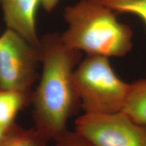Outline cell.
I'll return each mask as SVG.
<instances>
[{
  "mask_svg": "<svg viewBox=\"0 0 146 146\" xmlns=\"http://www.w3.org/2000/svg\"><path fill=\"white\" fill-rule=\"evenodd\" d=\"M40 50L42 71L32 93V116L34 129L46 141H55L68 131V120L81 108L73 74L82 52L66 46L56 33L41 38Z\"/></svg>",
  "mask_w": 146,
  "mask_h": 146,
  "instance_id": "6da1fadb",
  "label": "cell"
},
{
  "mask_svg": "<svg viewBox=\"0 0 146 146\" xmlns=\"http://www.w3.org/2000/svg\"><path fill=\"white\" fill-rule=\"evenodd\" d=\"M116 15L96 0H80L65 8L68 28L60 35L62 41L87 55L123 57L132 49L133 31Z\"/></svg>",
  "mask_w": 146,
  "mask_h": 146,
  "instance_id": "7a4b0ae2",
  "label": "cell"
},
{
  "mask_svg": "<svg viewBox=\"0 0 146 146\" xmlns=\"http://www.w3.org/2000/svg\"><path fill=\"white\" fill-rule=\"evenodd\" d=\"M73 82L85 113L109 114L125 108L131 83L118 77L108 58L87 55L76 67Z\"/></svg>",
  "mask_w": 146,
  "mask_h": 146,
  "instance_id": "3957f363",
  "label": "cell"
},
{
  "mask_svg": "<svg viewBox=\"0 0 146 146\" xmlns=\"http://www.w3.org/2000/svg\"><path fill=\"white\" fill-rule=\"evenodd\" d=\"M40 64V48L11 29L0 35V89L31 94Z\"/></svg>",
  "mask_w": 146,
  "mask_h": 146,
  "instance_id": "277c9868",
  "label": "cell"
},
{
  "mask_svg": "<svg viewBox=\"0 0 146 146\" xmlns=\"http://www.w3.org/2000/svg\"><path fill=\"white\" fill-rule=\"evenodd\" d=\"M74 130L96 146H146V127L124 111L109 114L84 113Z\"/></svg>",
  "mask_w": 146,
  "mask_h": 146,
  "instance_id": "5b68a950",
  "label": "cell"
},
{
  "mask_svg": "<svg viewBox=\"0 0 146 146\" xmlns=\"http://www.w3.org/2000/svg\"><path fill=\"white\" fill-rule=\"evenodd\" d=\"M7 29L14 31L30 44L40 48L36 31V14L39 0H0Z\"/></svg>",
  "mask_w": 146,
  "mask_h": 146,
  "instance_id": "8992f818",
  "label": "cell"
},
{
  "mask_svg": "<svg viewBox=\"0 0 146 146\" xmlns=\"http://www.w3.org/2000/svg\"><path fill=\"white\" fill-rule=\"evenodd\" d=\"M32 93L0 89V125L9 128L16 123L18 113L31 103Z\"/></svg>",
  "mask_w": 146,
  "mask_h": 146,
  "instance_id": "52a82bcc",
  "label": "cell"
},
{
  "mask_svg": "<svg viewBox=\"0 0 146 146\" xmlns=\"http://www.w3.org/2000/svg\"><path fill=\"white\" fill-rule=\"evenodd\" d=\"M123 111L133 120L146 127V78L131 83Z\"/></svg>",
  "mask_w": 146,
  "mask_h": 146,
  "instance_id": "ba28073f",
  "label": "cell"
},
{
  "mask_svg": "<svg viewBox=\"0 0 146 146\" xmlns=\"http://www.w3.org/2000/svg\"><path fill=\"white\" fill-rule=\"evenodd\" d=\"M35 129H26L14 123L9 128L0 146H48Z\"/></svg>",
  "mask_w": 146,
  "mask_h": 146,
  "instance_id": "9c48e42d",
  "label": "cell"
},
{
  "mask_svg": "<svg viewBox=\"0 0 146 146\" xmlns=\"http://www.w3.org/2000/svg\"><path fill=\"white\" fill-rule=\"evenodd\" d=\"M116 14H129L143 21L146 32V0H96Z\"/></svg>",
  "mask_w": 146,
  "mask_h": 146,
  "instance_id": "30bf717a",
  "label": "cell"
},
{
  "mask_svg": "<svg viewBox=\"0 0 146 146\" xmlns=\"http://www.w3.org/2000/svg\"><path fill=\"white\" fill-rule=\"evenodd\" d=\"M54 146H96L75 130L66 131L55 141Z\"/></svg>",
  "mask_w": 146,
  "mask_h": 146,
  "instance_id": "8fae6325",
  "label": "cell"
},
{
  "mask_svg": "<svg viewBox=\"0 0 146 146\" xmlns=\"http://www.w3.org/2000/svg\"><path fill=\"white\" fill-rule=\"evenodd\" d=\"M39 1L40 3L43 5V8L47 12H50L55 8L59 0H39Z\"/></svg>",
  "mask_w": 146,
  "mask_h": 146,
  "instance_id": "7c38bea8",
  "label": "cell"
},
{
  "mask_svg": "<svg viewBox=\"0 0 146 146\" xmlns=\"http://www.w3.org/2000/svg\"><path fill=\"white\" fill-rule=\"evenodd\" d=\"M10 128V127H9ZM9 128H7L4 126L0 125V145L2 143L3 139H4L5 135H6L7 131L9 129Z\"/></svg>",
  "mask_w": 146,
  "mask_h": 146,
  "instance_id": "4fadbf2b",
  "label": "cell"
}]
</instances>
